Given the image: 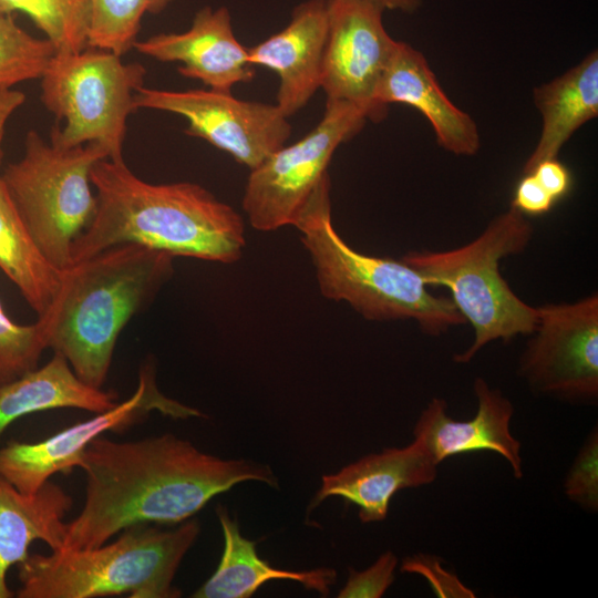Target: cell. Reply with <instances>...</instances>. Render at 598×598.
<instances>
[{
    "label": "cell",
    "mask_w": 598,
    "mask_h": 598,
    "mask_svg": "<svg viewBox=\"0 0 598 598\" xmlns=\"http://www.w3.org/2000/svg\"><path fill=\"white\" fill-rule=\"evenodd\" d=\"M81 468L85 499L68 523L63 549L100 546L134 525L181 524L241 482L278 486L268 465L224 460L172 433L127 442L96 437Z\"/></svg>",
    "instance_id": "cell-1"
},
{
    "label": "cell",
    "mask_w": 598,
    "mask_h": 598,
    "mask_svg": "<svg viewBox=\"0 0 598 598\" xmlns=\"http://www.w3.org/2000/svg\"><path fill=\"white\" fill-rule=\"evenodd\" d=\"M96 210L72 246V264L120 244L231 264L245 246L243 217L190 182L153 184L122 161L100 159L91 172Z\"/></svg>",
    "instance_id": "cell-2"
},
{
    "label": "cell",
    "mask_w": 598,
    "mask_h": 598,
    "mask_svg": "<svg viewBox=\"0 0 598 598\" xmlns=\"http://www.w3.org/2000/svg\"><path fill=\"white\" fill-rule=\"evenodd\" d=\"M173 259L126 243L61 270L59 290L38 317L47 349L61 354L81 381L102 388L121 331L172 277Z\"/></svg>",
    "instance_id": "cell-3"
},
{
    "label": "cell",
    "mask_w": 598,
    "mask_h": 598,
    "mask_svg": "<svg viewBox=\"0 0 598 598\" xmlns=\"http://www.w3.org/2000/svg\"><path fill=\"white\" fill-rule=\"evenodd\" d=\"M200 525L187 519L173 529L140 524L93 548L29 554L18 564L19 598H176L175 574Z\"/></svg>",
    "instance_id": "cell-4"
},
{
    "label": "cell",
    "mask_w": 598,
    "mask_h": 598,
    "mask_svg": "<svg viewBox=\"0 0 598 598\" xmlns=\"http://www.w3.org/2000/svg\"><path fill=\"white\" fill-rule=\"evenodd\" d=\"M293 226L309 251L321 293L348 302L369 320L412 319L432 336L466 321L447 298L433 296L423 277L403 260L352 249L331 220L327 175L308 198Z\"/></svg>",
    "instance_id": "cell-5"
},
{
    "label": "cell",
    "mask_w": 598,
    "mask_h": 598,
    "mask_svg": "<svg viewBox=\"0 0 598 598\" xmlns=\"http://www.w3.org/2000/svg\"><path fill=\"white\" fill-rule=\"evenodd\" d=\"M532 235L529 220L511 206L463 247L403 256L402 260L417 271L427 286L450 289L455 308L474 329L472 346L454 355L455 362H470L494 340L509 341L518 334H532L536 329L537 308L517 297L499 271V261L520 254Z\"/></svg>",
    "instance_id": "cell-6"
},
{
    "label": "cell",
    "mask_w": 598,
    "mask_h": 598,
    "mask_svg": "<svg viewBox=\"0 0 598 598\" xmlns=\"http://www.w3.org/2000/svg\"><path fill=\"white\" fill-rule=\"evenodd\" d=\"M103 158L96 144L62 148L32 130L23 156L0 175L39 248L60 270L72 265V246L94 217L91 172Z\"/></svg>",
    "instance_id": "cell-7"
},
{
    "label": "cell",
    "mask_w": 598,
    "mask_h": 598,
    "mask_svg": "<svg viewBox=\"0 0 598 598\" xmlns=\"http://www.w3.org/2000/svg\"><path fill=\"white\" fill-rule=\"evenodd\" d=\"M146 69L120 55L86 47L55 53L40 78L43 105L55 116L50 143L71 148L99 145L107 159H123L126 122Z\"/></svg>",
    "instance_id": "cell-8"
},
{
    "label": "cell",
    "mask_w": 598,
    "mask_h": 598,
    "mask_svg": "<svg viewBox=\"0 0 598 598\" xmlns=\"http://www.w3.org/2000/svg\"><path fill=\"white\" fill-rule=\"evenodd\" d=\"M369 118L350 102L326 100L319 123L299 141L272 152L250 169L243 209L257 230L293 225L319 183L328 175L336 150L353 137Z\"/></svg>",
    "instance_id": "cell-9"
},
{
    "label": "cell",
    "mask_w": 598,
    "mask_h": 598,
    "mask_svg": "<svg viewBox=\"0 0 598 598\" xmlns=\"http://www.w3.org/2000/svg\"><path fill=\"white\" fill-rule=\"evenodd\" d=\"M153 411L173 419L203 416L200 411L164 395L157 388L154 365L145 363L134 393L113 408L43 441H12L1 446L0 475L22 493H35L54 474L81 467L84 452L93 440L106 432L126 430Z\"/></svg>",
    "instance_id": "cell-10"
},
{
    "label": "cell",
    "mask_w": 598,
    "mask_h": 598,
    "mask_svg": "<svg viewBox=\"0 0 598 598\" xmlns=\"http://www.w3.org/2000/svg\"><path fill=\"white\" fill-rule=\"evenodd\" d=\"M133 106L184 117L185 134L205 140L249 169L283 146L292 131L276 104L240 100L231 92L212 89L169 91L143 85Z\"/></svg>",
    "instance_id": "cell-11"
},
{
    "label": "cell",
    "mask_w": 598,
    "mask_h": 598,
    "mask_svg": "<svg viewBox=\"0 0 598 598\" xmlns=\"http://www.w3.org/2000/svg\"><path fill=\"white\" fill-rule=\"evenodd\" d=\"M538 322L519 361L530 389L573 403L598 396V296L537 308Z\"/></svg>",
    "instance_id": "cell-12"
},
{
    "label": "cell",
    "mask_w": 598,
    "mask_h": 598,
    "mask_svg": "<svg viewBox=\"0 0 598 598\" xmlns=\"http://www.w3.org/2000/svg\"><path fill=\"white\" fill-rule=\"evenodd\" d=\"M384 11L371 0H327L320 89L327 99L363 107L370 120L385 113L375 92L398 42L383 24Z\"/></svg>",
    "instance_id": "cell-13"
},
{
    "label": "cell",
    "mask_w": 598,
    "mask_h": 598,
    "mask_svg": "<svg viewBox=\"0 0 598 598\" xmlns=\"http://www.w3.org/2000/svg\"><path fill=\"white\" fill-rule=\"evenodd\" d=\"M133 49L161 62H178V73L208 89L231 92L255 76L248 48L235 37L226 7L199 9L184 32L158 33L136 41Z\"/></svg>",
    "instance_id": "cell-14"
},
{
    "label": "cell",
    "mask_w": 598,
    "mask_h": 598,
    "mask_svg": "<svg viewBox=\"0 0 598 598\" xmlns=\"http://www.w3.org/2000/svg\"><path fill=\"white\" fill-rule=\"evenodd\" d=\"M474 393L477 411L467 421L452 419L446 402L433 398L415 423L414 439L437 465L450 456L489 451L505 458L514 477L520 480L524 475L520 442L509 430L512 402L482 378L475 379Z\"/></svg>",
    "instance_id": "cell-15"
},
{
    "label": "cell",
    "mask_w": 598,
    "mask_h": 598,
    "mask_svg": "<svg viewBox=\"0 0 598 598\" xmlns=\"http://www.w3.org/2000/svg\"><path fill=\"white\" fill-rule=\"evenodd\" d=\"M327 30V0H306L293 8L283 29L248 48L254 66L277 74L276 105L287 117L305 107L320 89Z\"/></svg>",
    "instance_id": "cell-16"
},
{
    "label": "cell",
    "mask_w": 598,
    "mask_h": 598,
    "mask_svg": "<svg viewBox=\"0 0 598 598\" xmlns=\"http://www.w3.org/2000/svg\"><path fill=\"white\" fill-rule=\"evenodd\" d=\"M436 475L437 464L414 439L404 447L368 454L334 474L324 475L309 509L330 496H338L359 508L362 523L381 522L396 492L427 485Z\"/></svg>",
    "instance_id": "cell-17"
},
{
    "label": "cell",
    "mask_w": 598,
    "mask_h": 598,
    "mask_svg": "<svg viewBox=\"0 0 598 598\" xmlns=\"http://www.w3.org/2000/svg\"><path fill=\"white\" fill-rule=\"evenodd\" d=\"M374 100L383 111L392 103L416 109L450 153L471 156L481 147L475 121L447 97L424 55L403 41L396 42Z\"/></svg>",
    "instance_id": "cell-18"
},
{
    "label": "cell",
    "mask_w": 598,
    "mask_h": 598,
    "mask_svg": "<svg viewBox=\"0 0 598 598\" xmlns=\"http://www.w3.org/2000/svg\"><path fill=\"white\" fill-rule=\"evenodd\" d=\"M72 504L71 496L53 482L25 494L0 475V598L16 596L8 587L7 574L28 557L32 543L44 542L51 551L63 549L64 517Z\"/></svg>",
    "instance_id": "cell-19"
},
{
    "label": "cell",
    "mask_w": 598,
    "mask_h": 598,
    "mask_svg": "<svg viewBox=\"0 0 598 598\" xmlns=\"http://www.w3.org/2000/svg\"><path fill=\"white\" fill-rule=\"evenodd\" d=\"M534 103L542 115V131L523 173L537 163L558 157L565 143L598 115V52L591 51L560 76L534 89Z\"/></svg>",
    "instance_id": "cell-20"
},
{
    "label": "cell",
    "mask_w": 598,
    "mask_h": 598,
    "mask_svg": "<svg viewBox=\"0 0 598 598\" xmlns=\"http://www.w3.org/2000/svg\"><path fill=\"white\" fill-rule=\"evenodd\" d=\"M216 514L224 535L223 556L215 573L192 597L248 598L265 582L275 579L295 580L322 596L329 594L337 579L333 568L301 571L278 569L258 556L256 542L241 535L238 522L226 507L218 506Z\"/></svg>",
    "instance_id": "cell-21"
},
{
    "label": "cell",
    "mask_w": 598,
    "mask_h": 598,
    "mask_svg": "<svg viewBox=\"0 0 598 598\" xmlns=\"http://www.w3.org/2000/svg\"><path fill=\"white\" fill-rule=\"evenodd\" d=\"M117 403L116 394L81 381L69 362L53 353L49 362L0 385V439L16 420L53 409L101 413Z\"/></svg>",
    "instance_id": "cell-22"
},
{
    "label": "cell",
    "mask_w": 598,
    "mask_h": 598,
    "mask_svg": "<svg viewBox=\"0 0 598 598\" xmlns=\"http://www.w3.org/2000/svg\"><path fill=\"white\" fill-rule=\"evenodd\" d=\"M0 269L41 317L51 306L61 270L43 255L0 176Z\"/></svg>",
    "instance_id": "cell-23"
},
{
    "label": "cell",
    "mask_w": 598,
    "mask_h": 598,
    "mask_svg": "<svg viewBox=\"0 0 598 598\" xmlns=\"http://www.w3.org/2000/svg\"><path fill=\"white\" fill-rule=\"evenodd\" d=\"M0 12L27 14L55 53H75L89 47L90 0H0Z\"/></svg>",
    "instance_id": "cell-24"
},
{
    "label": "cell",
    "mask_w": 598,
    "mask_h": 598,
    "mask_svg": "<svg viewBox=\"0 0 598 598\" xmlns=\"http://www.w3.org/2000/svg\"><path fill=\"white\" fill-rule=\"evenodd\" d=\"M174 0H90L89 47L120 56L133 49L145 14H158Z\"/></svg>",
    "instance_id": "cell-25"
},
{
    "label": "cell",
    "mask_w": 598,
    "mask_h": 598,
    "mask_svg": "<svg viewBox=\"0 0 598 598\" xmlns=\"http://www.w3.org/2000/svg\"><path fill=\"white\" fill-rule=\"evenodd\" d=\"M54 54L47 38L31 35L12 14L0 12V90L40 79Z\"/></svg>",
    "instance_id": "cell-26"
},
{
    "label": "cell",
    "mask_w": 598,
    "mask_h": 598,
    "mask_svg": "<svg viewBox=\"0 0 598 598\" xmlns=\"http://www.w3.org/2000/svg\"><path fill=\"white\" fill-rule=\"evenodd\" d=\"M47 349L42 323L19 324L6 313L0 301V385L37 369Z\"/></svg>",
    "instance_id": "cell-27"
},
{
    "label": "cell",
    "mask_w": 598,
    "mask_h": 598,
    "mask_svg": "<svg viewBox=\"0 0 598 598\" xmlns=\"http://www.w3.org/2000/svg\"><path fill=\"white\" fill-rule=\"evenodd\" d=\"M568 498L586 509L598 507V433L595 429L579 450L564 483Z\"/></svg>",
    "instance_id": "cell-28"
},
{
    "label": "cell",
    "mask_w": 598,
    "mask_h": 598,
    "mask_svg": "<svg viewBox=\"0 0 598 598\" xmlns=\"http://www.w3.org/2000/svg\"><path fill=\"white\" fill-rule=\"evenodd\" d=\"M398 557L388 550L383 553L369 568L357 571L349 568V577L344 587L339 591V598H379L394 580Z\"/></svg>",
    "instance_id": "cell-29"
},
{
    "label": "cell",
    "mask_w": 598,
    "mask_h": 598,
    "mask_svg": "<svg viewBox=\"0 0 598 598\" xmlns=\"http://www.w3.org/2000/svg\"><path fill=\"white\" fill-rule=\"evenodd\" d=\"M401 571L424 577L437 597L474 598L475 594L456 575L446 570L436 556L415 554L403 559Z\"/></svg>",
    "instance_id": "cell-30"
},
{
    "label": "cell",
    "mask_w": 598,
    "mask_h": 598,
    "mask_svg": "<svg viewBox=\"0 0 598 598\" xmlns=\"http://www.w3.org/2000/svg\"><path fill=\"white\" fill-rule=\"evenodd\" d=\"M556 204L532 173H523L511 206L525 216H539L550 212Z\"/></svg>",
    "instance_id": "cell-31"
},
{
    "label": "cell",
    "mask_w": 598,
    "mask_h": 598,
    "mask_svg": "<svg viewBox=\"0 0 598 598\" xmlns=\"http://www.w3.org/2000/svg\"><path fill=\"white\" fill-rule=\"evenodd\" d=\"M556 203L565 198L574 185L573 174L558 157L537 163L529 172Z\"/></svg>",
    "instance_id": "cell-32"
},
{
    "label": "cell",
    "mask_w": 598,
    "mask_h": 598,
    "mask_svg": "<svg viewBox=\"0 0 598 598\" xmlns=\"http://www.w3.org/2000/svg\"><path fill=\"white\" fill-rule=\"evenodd\" d=\"M24 102L25 95L23 92L13 89L0 90V165L3 158L2 143L7 124L9 118Z\"/></svg>",
    "instance_id": "cell-33"
},
{
    "label": "cell",
    "mask_w": 598,
    "mask_h": 598,
    "mask_svg": "<svg viewBox=\"0 0 598 598\" xmlns=\"http://www.w3.org/2000/svg\"><path fill=\"white\" fill-rule=\"evenodd\" d=\"M380 4L384 10L401 11L404 13L415 12L422 0H371Z\"/></svg>",
    "instance_id": "cell-34"
}]
</instances>
